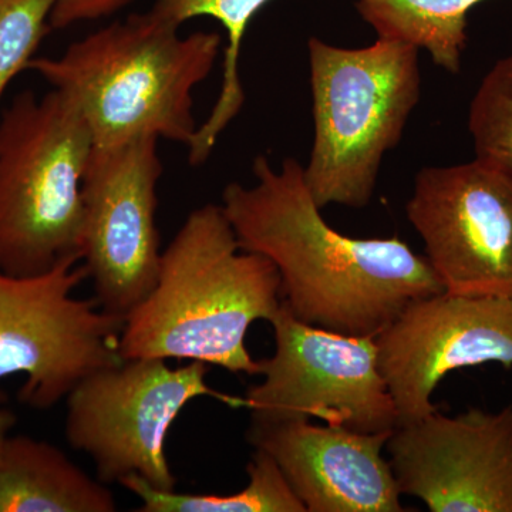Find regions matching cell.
<instances>
[{
	"label": "cell",
	"mask_w": 512,
	"mask_h": 512,
	"mask_svg": "<svg viewBox=\"0 0 512 512\" xmlns=\"http://www.w3.org/2000/svg\"><path fill=\"white\" fill-rule=\"evenodd\" d=\"M251 187L228 184L222 211L242 251L268 258L296 319L346 336L376 338L417 299L443 292L426 256L399 237L352 238L330 227L303 165L265 156Z\"/></svg>",
	"instance_id": "obj_1"
},
{
	"label": "cell",
	"mask_w": 512,
	"mask_h": 512,
	"mask_svg": "<svg viewBox=\"0 0 512 512\" xmlns=\"http://www.w3.org/2000/svg\"><path fill=\"white\" fill-rule=\"evenodd\" d=\"M281 298L275 265L239 248L221 205H202L165 248L154 288L124 319L120 355L258 375L245 338L256 320L271 319Z\"/></svg>",
	"instance_id": "obj_2"
},
{
	"label": "cell",
	"mask_w": 512,
	"mask_h": 512,
	"mask_svg": "<svg viewBox=\"0 0 512 512\" xmlns=\"http://www.w3.org/2000/svg\"><path fill=\"white\" fill-rule=\"evenodd\" d=\"M217 32L180 35L156 10L134 13L67 47L32 59L33 70L82 113L94 147L154 137L190 146L197 123L194 90L220 56Z\"/></svg>",
	"instance_id": "obj_3"
},
{
	"label": "cell",
	"mask_w": 512,
	"mask_h": 512,
	"mask_svg": "<svg viewBox=\"0 0 512 512\" xmlns=\"http://www.w3.org/2000/svg\"><path fill=\"white\" fill-rule=\"evenodd\" d=\"M308 55L315 134L306 184L322 210H362L421 99L420 50L383 37L355 49L311 37Z\"/></svg>",
	"instance_id": "obj_4"
},
{
	"label": "cell",
	"mask_w": 512,
	"mask_h": 512,
	"mask_svg": "<svg viewBox=\"0 0 512 512\" xmlns=\"http://www.w3.org/2000/svg\"><path fill=\"white\" fill-rule=\"evenodd\" d=\"M94 150L82 113L53 89L0 117V272L43 274L82 259L83 178Z\"/></svg>",
	"instance_id": "obj_5"
},
{
	"label": "cell",
	"mask_w": 512,
	"mask_h": 512,
	"mask_svg": "<svg viewBox=\"0 0 512 512\" xmlns=\"http://www.w3.org/2000/svg\"><path fill=\"white\" fill-rule=\"evenodd\" d=\"M207 375L205 363L171 367L163 359L124 360L97 370L66 397L67 443L92 457L101 483L137 476L173 491L177 478L165 440L184 407L202 396L244 407V399L212 390Z\"/></svg>",
	"instance_id": "obj_6"
},
{
	"label": "cell",
	"mask_w": 512,
	"mask_h": 512,
	"mask_svg": "<svg viewBox=\"0 0 512 512\" xmlns=\"http://www.w3.org/2000/svg\"><path fill=\"white\" fill-rule=\"evenodd\" d=\"M79 261L32 276L0 272V382L25 375L19 400L33 409H52L87 376L124 362V318L73 296L89 278Z\"/></svg>",
	"instance_id": "obj_7"
},
{
	"label": "cell",
	"mask_w": 512,
	"mask_h": 512,
	"mask_svg": "<svg viewBox=\"0 0 512 512\" xmlns=\"http://www.w3.org/2000/svg\"><path fill=\"white\" fill-rule=\"evenodd\" d=\"M268 322L274 329L275 352L258 362L264 382L249 387L244 397L251 421L319 419L366 434L399 427L376 338L308 325L284 302Z\"/></svg>",
	"instance_id": "obj_8"
},
{
	"label": "cell",
	"mask_w": 512,
	"mask_h": 512,
	"mask_svg": "<svg viewBox=\"0 0 512 512\" xmlns=\"http://www.w3.org/2000/svg\"><path fill=\"white\" fill-rule=\"evenodd\" d=\"M406 215L443 292L512 301L511 175L478 158L423 168Z\"/></svg>",
	"instance_id": "obj_9"
},
{
	"label": "cell",
	"mask_w": 512,
	"mask_h": 512,
	"mask_svg": "<svg viewBox=\"0 0 512 512\" xmlns=\"http://www.w3.org/2000/svg\"><path fill=\"white\" fill-rule=\"evenodd\" d=\"M158 140L94 147L83 178L82 261L104 312L126 319L154 288L160 269Z\"/></svg>",
	"instance_id": "obj_10"
},
{
	"label": "cell",
	"mask_w": 512,
	"mask_h": 512,
	"mask_svg": "<svg viewBox=\"0 0 512 512\" xmlns=\"http://www.w3.org/2000/svg\"><path fill=\"white\" fill-rule=\"evenodd\" d=\"M379 366L399 426L437 412L441 380L466 367L512 366V301L440 292L410 303L376 336Z\"/></svg>",
	"instance_id": "obj_11"
},
{
	"label": "cell",
	"mask_w": 512,
	"mask_h": 512,
	"mask_svg": "<svg viewBox=\"0 0 512 512\" xmlns=\"http://www.w3.org/2000/svg\"><path fill=\"white\" fill-rule=\"evenodd\" d=\"M397 487L431 512H512V406L439 412L386 443Z\"/></svg>",
	"instance_id": "obj_12"
},
{
	"label": "cell",
	"mask_w": 512,
	"mask_h": 512,
	"mask_svg": "<svg viewBox=\"0 0 512 512\" xmlns=\"http://www.w3.org/2000/svg\"><path fill=\"white\" fill-rule=\"evenodd\" d=\"M392 433L306 419L251 421L247 440L278 464L306 512H402V493L382 456Z\"/></svg>",
	"instance_id": "obj_13"
},
{
	"label": "cell",
	"mask_w": 512,
	"mask_h": 512,
	"mask_svg": "<svg viewBox=\"0 0 512 512\" xmlns=\"http://www.w3.org/2000/svg\"><path fill=\"white\" fill-rule=\"evenodd\" d=\"M116 498L59 447L10 436L0 453V512H113Z\"/></svg>",
	"instance_id": "obj_14"
},
{
	"label": "cell",
	"mask_w": 512,
	"mask_h": 512,
	"mask_svg": "<svg viewBox=\"0 0 512 512\" xmlns=\"http://www.w3.org/2000/svg\"><path fill=\"white\" fill-rule=\"evenodd\" d=\"M377 37L426 50L434 64L460 73L468 13L484 0H353Z\"/></svg>",
	"instance_id": "obj_15"
},
{
	"label": "cell",
	"mask_w": 512,
	"mask_h": 512,
	"mask_svg": "<svg viewBox=\"0 0 512 512\" xmlns=\"http://www.w3.org/2000/svg\"><path fill=\"white\" fill-rule=\"evenodd\" d=\"M269 2L272 0H156L151 8L180 28L188 20L208 16L220 22L227 33L220 96L188 146L192 165L207 161L218 138L244 107L245 92L239 76L242 40L251 20Z\"/></svg>",
	"instance_id": "obj_16"
},
{
	"label": "cell",
	"mask_w": 512,
	"mask_h": 512,
	"mask_svg": "<svg viewBox=\"0 0 512 512\" xmlns=\"http://www.w3.org/2000/svg\"><path fill=\"white\" fill-rule=\"evenodd\" d=\"M249 483L235 494H178L164 491L137 476L120 484L141 500L140 512H306L278 464L255 450L249 461Z\"/></svg>",
	"instance_id": "obj_17"
},
{
	"label": "cell",
	"mask_w": 512,
	"mask_h": 512,
	"mask_svg": "<svg viewBox=\"0 0 512 512\" xmlns=\"http://www.w3.org/2000/svg\"><path fill=\"white\" fill-rule=\"evenodd\" d=\"M476 158L512 177V55L481 80L468 111Z\"/></svg>",
	"instance_id": "obj_18"
},
{
	"label": "cell",
	"mask_w": 512,
	"mask_h": 512,
	"mask_svg": "<svg viewBox=\"0 0 512 512\" xmlns=\"http://www.w3.org/2000/svg\"><path fill=\"white\" fill-rule=\"evenodd\" d=\"M56 0H0V99L50 28Z\"/></svg>",
	"instance_id": "obj_19"
},
{
	"label": "cell",
	"mask_w": 512,
	"mask_h": 512,
	"mask_svg": "<svg viewBox=\"0 0 512 512\" xmlns=\"http://www.w3.org/2000/svg\"><path fill=\"white\" fill-rule=\"evenodd\" d=\"M136 0H56L50 28L67 29L77 23L107 18Z\"/></svg>",
	"instance_id": "obj_20"
},
{
	"label": "cell",
	"mask_w": 512,
	"mask_h": 512,
	"mask_svg": "<svg viewBox=\"0 0 512 512\" xmlns=\"http://www.w3.org/2000/svg\"><path fill=\"white\" fill-rule=\"evenodd\" d=\"M16 424V414L6 407L0 406V453H2L3 446L10 437V431Z\"/></svg>",
	"instance_id": "obj_21"
}]
</instances>
